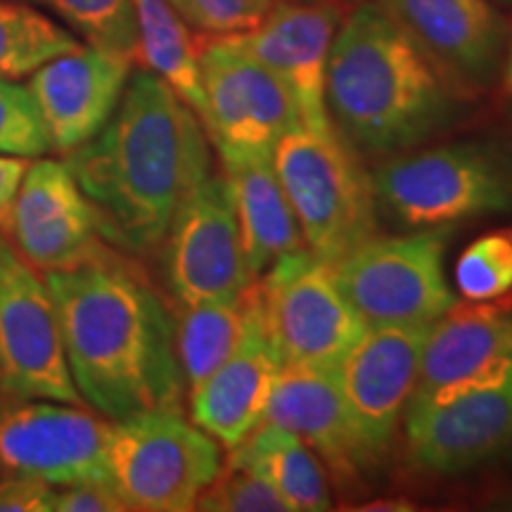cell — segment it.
I'll return each instance as SVG.
<instances>
[{
    "label": "cell",
    "mask_w": 512,
    "mask_h": 512,
    "mask_svg": "<svg viewBox=\"0 0 512 512\" xmlns=\"http://www.w3.org/2000/svg\"><path fill=\"white\" fill-rule=\"evenodd\" d=\"M377 211L401 228H439L512 209V157L486 143L394 157L370 176Z\"/></svg>",
    "instance_id": "5"
},
{
    "label": "cell",
    "mask_w": 512,
    "mask_h": 512,
    "mask_svg": "<svg viewBox=\"0 0 512 512\" xmlns=\"http://www.w3.org/2000/svg\"><path fill=\"white\" fill-rule=\"evenodd\" d=\"M27 159L0 155V226H3L5 216L15 200L19 183H22L24 174H27Z\"/></svg>",
    "instance_id": "34"
},
{
    "label": "cell",
    "mask_w": 512,
    "mask_h": 512,
    "mask_svg": "<svg viewBox=\"0 0 512 512\" xmlns=\"http://www.w3.org/2000/svg\"><path fill=\"white\" fill-rule=\"evenodd\" d=\"M50 152L53 143L29 86L0 79V155L38 159Z\"/></svg>",
    "instance_id": "29"
},
{
    "label": "cell",
    "mask_w": 512,
    "mask_h": 512,
    "mask_svg": "<svg viewBox=\"0 0 512 512\" xmlns=\"http://www.w3.org/2000/svg\"><path fill=\"white\" fill-rule=\"evenodd\" d=\"M456 285L467 302H491L512 290V230L472 242L456 264Z\"/></svg>",
    "instance_id": "28"
},
{
    "label": "cell",
    "mask_w": 512,
    "mask_h": 512,
    "mask_svg": "<svg viewBox=\"0 0 512 512\" xmlns=\"http://www.w3.org/2000/svg\"><path fill=\"white\" fill-rule=\"evenodd\" d=\"M112 420L83 403L0 399V467L64 486L110 482Z\"/></svg>",
    "instance_id": "12"
},
{
    "label": "cell",
    "mask_w": 512,
    "mask_h": 512,
    "mask_svg": "<svg viewBox=\"0 0 512 512\" xmlns=\"http://www.w3.org/2000/svg\"><path fill=\"white\" fill-rule=\"evenodd\" d=\"M292 3H330V5H344V8H347V5H351V3H358V0H292Z\"/></svg>",
    "instance_id": "36"
},
{
    "label": "cell",
    "mask_w": 512,
    "mask_h": 512,
    "mask_svg": "<svg viewBox=\"0 0 512 512\" xmlns=\"http://www.w3.org/2000/svg\"><path fill=\"white\" fill-rule=\"evenodd\" d=\"M384 10L463 91L503 74L510 29L489 0H380Z\"/></svg>",
    "instance_id": "16"
},
{
    "label": "cell",
    "mask_w": 512,
    "mask_h": 512,
    "mask_svg": "<svg viewBox=\"0 0 512 512\" xmlns=\"http://www.w3.org/2000/svg\"><path fill=\"white\" fill-rule=\"evenodd\" d=\"M512 358V302L453 306L434 320L420 356L408 411L446 401L470 384L482 382Z\"/></svg>",
    "instance_id": "20"
},
{
    "label": "cell",
    "mask_w": 512,
    "mask_h": 512,
    "mask_svg": "<svg viewBox=\"0 0 512 512\" xmlns=\"http://www.w3.org/2000/svg\"><path fill=\"white\" fill-rule=\"evenodd\" d=\"M128 505L107 479L55 486L53 512H126Z\"/></svg>",
    "instance_id": "32"
},
{
    "label": "cell",
    "mask_w": 512,
    "mask_h": 512,
    "mask_svg": "<svg viewBox=\"0 0 512 512\" xmlns=\"http://www.w3.org/2000/svg\"><path fill=\"white\" fill-rule=\"evenodd\" d=\"M0 230L41 273L69 268L102 249L95 211L64 159L38 157L27 166Z\"/></svg>",
    "instance_id": "15"
},
{
    "label": "cell",
    "mask_w": 512,
    "mask_h": 512,
    "mask_svg": "<svg viewBox=\"0 0 512 512\" xmlns=\"http://www.w3.org/2000/svg\"><path fill=\"white\" fill-rule=\"evenodd\" d=\"M162 247L164 278L178 304L235 299L256 283L226 176L209 174L192 190Z\"/></svg>",
    "instance_id": "11"
},
{
    "label": "cell",
    "mask_w": 512,
    "mask_h": 512,
    "mask_svg": "<svg viewBox=\"0 0 512 512\" xmlns=\"http://www.w3.org/2000/svg\"><path fill=\"white\" fill-rule=\"evenodd\" d=\"M430 325L368 328L339 363V389L368 465L387 456L406 418Z\"/></svg>",
    "instance_id": "13"
},
{
    "label": "cell",
    "mask_w": 512,
    "mask_h": 512,
    "mask_svg": "<svg viewBox=\"0 0 512 512\" xmlns=\"http://www.w3.org/2000/svg\"><path fill=\"white\" fill-rule=\"evenodd\" d=\"M95 211L102 242L128 254L162 247L171 221L211 174L209 133L152 69L128 76L98 136L64 155Z\"/></svg>",
    "instance_id": "1"
},
{
    "label": "cell",
    "mask_w": 512,
    "mask_h": 512,
    "mask_svg": "<svg viewBox=\"0 0 512 512\" xmlns=\"http://www.w3.org/2000/svg\"><path fill=\"white\" fill-rule=\"evenodd\" d=\"M503 86H505V93H508V98L512 102V38L508 43V55H505V64H503Z\"/></svg>",
    "instance_id": "35"
},
{
    "label": "cell",
    "mask_w": 512,
    "mask_h": 512,
    "mask_svg": "<svg viewBox=\"0 0 512 512\" xmlns=\"http://www.w3.org/2000/svg\"><path fill=\"white\" fill-rule=\"evenodd\" d=\"M451 228H425L408 238H375L332 264V278L368 328L430 325L456 306L444 254Z\"/></svg>",
    "instance_id": "7"
},
{
    "label": "cell",
    "mask_w": 512,
    "mask_h": 512,
    "mask_svg": "<svg viewBox=\"0 0 512 512\" xmlns=\"http://www.w3.org/2000/svg\"><path fill=\"white\" fill-rule=\"evenodd\" d=\"M43 275L69 373L88 408L112 422L181 411L185 380L174 316L143 275L105 249Z\"/></svg>",
    "instance_id": "2"
},
{
    "label": "cell",
    "mask_w": 512,
    "mask_h": 512,
    "mask_svg": "<svg viewBox=\"0 0 512 512\" xmlns=\"http://www.w3.org/2000/svg\"><path fill=\"white\" fill-rule=\"evenodd\" d=\"M195 510L204 512H287L290 505L266 479L242 467L226 465L221 475L197 498Z\"/></svg>",
    "instance_id": "30"
},
{
    "label": "cell",
    "mask_w": 512,
    "mask_h": 512,
    "mask_svg": "<svg viewBox=\"0 0 512 512\" xmlns=\"http://www.w3.org/2000/svg\"><path fill=\"white\" fill-rule=\"evenodd\" d=\"M498 3H512V0H498Z\"/></svg>",
    "instance_id": "38"
},
{
    "label": "cell",
    "mask_w": 512,
    "mask_h": 512,
    "mask_svg": "<svg viewBox=\"0 0 512 512\" xmlns=\"http://www.w3.org/2000/svg\"><path fill=\"white\" fill-rule=\"evenodd\" d=\"M55 486L46 479L15 475L0 479V512H53Z\"/></svg>",
    "instance_id": "33"
},
{
    "label": "cell",
    "mask_w": 512,
    "mask_h": 512,
    "mask_svg": "<svg viewBox=\"0 0 512 512\" xmlns=\"http://www.w3.org/2000/svg\"><path fill=\"white\" fill-rule=\"evenodd\" d=\"M221 162L238 211L247 266L259 280L285 256L306 249L302 230L273 166V155L247 152L221 157Z\"/></svg>",
    "instance_id": "22"
},
{
    "label": "cell",
    "mask_w": 512,
    "mask_h": 512,
    "mask_svg": "<svg viewBox=\"0 0 512 512\" xmlns=\"http://www.w3.org/2000/svg\"><path fill=\"white\" fill-rule=\"evenodd\" d=\"M138 24L140 62L162 76L197 117H207L200 67H197V41L190 36L188 22L171 0H133Z\"/></svg>",
    "instance_id": "24"
},
{
    "label": "cell",
    "mask_w": 512,
    "mask_h": 512,
    "mask_svg": "<svg viewBox=\"0 0 512 512\" xmlns=\"http://www.w3.org/2000/svg\"><path fill=\"white\" fill-rule=\"evenodd\" d=\"M0 399L83 403L64 356L53 292L0 230Z\"/></svg>",
    "instance_id": "8"
},
{
    "label": "cell",
    "mask_w": 512,
    "mask_h": 512,
    "mask_svg": "<svg viewBox=\"0 0 512 512\" xmlns=\"http://www.w3.org/2000/svg\"><path fill=\"white\" fill-rule=\"evenodd\" d=\"M60 19L62 27L110 53L140 60L138 24L133 0H29Z\"/></svg>",
    "instance_id": "27"
},
{
    "label": "cell",
    "mask_w": 512,
    "mask_h": 512,
    "mask_svg": "<svg viewBox=\"0 0 512 512\" xmlns=\"http://www.w3.org/2000/svg\"><path fill=\"white\" fill-rule=\"evenodd\" d=\"M197 67L207 100L204 128L219 157L273 155L280 138L302 126L290 88L230 34L197 43Z\"/></svg>",
    "instance_id": "9"
},
{
    "label": "cell",
    "mask_w": 512,
    "mask_h": 512,
    "mask_svg": "<svg viewBox=\"0 0 512 512\" xmlns=\"http://www.w3.org/2000/svg\"><path fill=\"white\" fill-rule=\"evenodd\" d=\"M283 363L268 332L259 283L247 292L245 330L226 361L190 392V415L221 446L235 448L264 422Z\"/></svg>",
    "instance_id": "18"
},
{
    "label": "cell",
    "mask_w": 512,
    "mask_h": 512,
    "mask_svg": "<svg viewBox=\"0 0 512 512\" xmlns=\"http://www.w3.org/2000/svg\"><path fill=\"white\" fill-rule=\"evenodd\" d=\"M268 332L283 368H339L366 325L309 249L285 256L259 283Z\"/></svg>",
    "instance_id": "10"
},
{
    "label": "cell",
    "mask_w": 512,
    "mask_h": 512,
    "mask_svg": "<svg viewBox=\"0 0 512 512\" xmlns=\"http://www.w3.org/2000/svg\"><path fill=\"white\" fill-rule=\"evenodd\" d=\"M347 12L330 3H273L254 29L230 34L249 55L290 88L302 124L316 131L332 126L325 105V76L332 38Z\"/></svg>",
    "instance_id": "17"
},
{
    "label": "cell",
    "mask_w": 512,
    "mask_h": 512,
    "mask_svg": "<svg viewBox=\"0 0 512 512\" xmlns=\"http://www.w3.org/2000/svg\"><path fill=\"white\" fill-rule=\"evenodd\" d=\"M247 292L219 302L181 304L178 309L174 318L176 354L188 392H195L238 347L245 330Z\"/></svg>",
    "instance_id": "25"
},
{
    "label": "cell",
    "mask_w": 512,
    "mask_h": 512,
    "mask_svg": "<svg viewBox=\"0 0 512 512\" xmlns=\"http://www.w3.org/2000/svg\"><path fill=\"white\" fill-rule=\"evenodd\" d=\"M133 64L131 57L81 43L29 74L53 152L67 155L98 136L117 110Z\"/></svg>",
    "instance_id": "19"
},
{
    "label": "cell",
    "mask_w": 512,
    "mask_h": 512,
    "mask_svg": "<svg viewBox=\"0 0 512 512\" xmlns=\"http://www.w3.org/2000/svg\"><path fill=\"white\" fill-rule=\"evenodd\" d=\"M273 166L297 216L306 249L332 266L377 235V202L356 150L335 131L292 128Z\"/></svg>",
    "instance_id": "4"
},
{
    "label": "cell",
    "mask_w": 512,
    "mask_h": 512,
    "mask_svg": "<svg viewBox=\"0 0 512 512\" xmlns=\"http://www.w3.org/2000/svg\"><path fill=\"white\" fill-rule=\"evenodd\" d=\"M413 465L434 475H463L512 451V358L498 373L446 401L406 413Z\"/></svg>",
    "instance_id": "14"
},
{
    "label": "cell",
    "mask_w": 512,
    "mask_h": 512,
    "mask_svg": "<svg viewBox=\"0 0 512 512\" xmlns=\"http://www.w3.org/2000/svg\"><path fill=\"white\" fill-rule=\"evenodd\" d=\"M171 5H174V8L181 12L183 10V0H171Z\"/></svg>",
    "instance_id": "37"
},
{
    "label": "cell",
    "mask_w": 512,
    "mask_h": 512,
    "mask_svg": "<svg viewBox=\"0 0 512 512\" xmlns=\"http://www.w3.org/2000/svg\"><path fill=\"white\" fill-rule=\"evenodd\" d=\"M460 93L380 0H358L344 15L328 55L325 105L356 152L413 150L453 124Z\"/></svg>",
    "instance_id": "3"
},
{
    "label": "cell",
    "mask_w": 512,
    "mask_h": 512,
    "mask_svg": "<svg viewBox=\"0 0 512 512\" xmlns=\"http://www.w3.org/2000/svg\"><path fill=\"white\" fill-rule=\"evenodd\" d=\"M275 0H183L181 15L207 36L242 34L268 15Z\"/></svg>",
    "instance_id": "31"
},
{
    "label": "cell",
    "mask_w": 512,
    "mask_h": 512,
    "mask_svg": "<svg viewBox=\"0 0 512 512\" xmlns=\"http://www.w3.org/2000/svg\"><path fill=\"white\" fill-rule=\"evenodd\" d=\"M264 420L297 434L337 475L351 477L368 467L351 430L337 368L280 370Z\"/></svg>",
    "instance_id": "21"
},
{
    "label": "cell",
    "mask_w": 512,
    "mask_h": 512,
    "mask_svg": "<svg viewBox=\"0 0 512 512\" xmlns=\"http://www.w3.org/2000/svg\"><path fill=\"white\" fill-rule=\"evenodd\" d=\"M228 465L266 479L292 512L332 508L330 484L318 453L297 434L273 422L264 420L242 444L230 448Z\"/></svg>",
    "instance_id": "23"
},
{
    "label": "cell",
    "mask_w": 512,
    "mask_h": 512,
    "mask_svg": "<svg viewBox=\"0 0 512 512\" xmlns=\"http://www.w3.org/2000/svg\"><path fill=\"white\" fill-rule=\"evenodd\" d=\"M79 46V36L46 12L17 0H0V79H24Z\"/></svg>",
    "instance_id": "26"
},
{
    "label": "cell",
    "mask_w": 512,
    "mask_h": 512,
    "mask_svg": "<svg viewBox=\"0 0 512 512\" xmlns=\"http://www.w3.org/2000/svg\"><path fill=\"white\" fill-rule=\"evenodd\" d=\"M221 470L219 441L181 411H150L112 422L110 482L128 510H195Z\"/></svg>",
    "instance_id": "6"
}]
</instances>
